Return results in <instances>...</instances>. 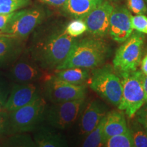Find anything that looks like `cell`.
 Listing matches in <instances>:
<instances>
[{
    "label": "cell",
    "mask_w": 147,
    "mask_h": 147,
    "mask_svg": "<svg viewBox=\"0 0 147 147\" xmlns=\"http://www.w3.org/2000/svg\"><path fill=\"white\" fill-rule=\"evenodd\" d=\"M143 88L145 95V104H147V75H144L143 78Z\"/></svg>",
    "instance_id": "obj_34"
},
{
    "label": "cell",
    "mask_w": 147,
    "mask_h": 147,
    "mask_svg": "<svg viewBox=\"0 0 147 147\" xmlns=\"http://www.w3.org/2000/svg\"><path fill=\"white\" fill-rule=\"evenodd\" d=\"M42 3L57 8H63L67 0H40Z\"/></svg>",
    "instance_id": "obj_32"
},
{
    "label": "cell",
    "mask_w": 147,
    "mask_h": 147,
    "mask_svg": "<svg viewBox=\"0 0 147 147\" xmlns=\"http://www.w3.org/2000/svg\"><path fill=\"white\" fill-rule=\"evenodd\" d=\"M110 47L102 38L76 40L65 61L55 70L70 67L95 69L103 65L110 54Z\"/></svg>",
    "instance_id": "obj_2"
},
{
    "label": "cell",
    "mask_w": 147,
    "mask_h": 147,
    "mask_svg": "<svg viewBox=\"0 0 147 147\" xmlns=\"http://www.w3.org/2000/svg\"><path fill=\"white\" fill-rule=\"evenodd\" d=\"M141 71L144 75H147V54L141 61Z\"/></svg>",
    "instance_id": "obj_33"
},
{
    "label": "cell",
    "mask_w": 147,
    "mask_h": 147,
    "mask_svg": "<svg viewBox=\"0 0 147 147\" xmlns=\"http://www.w3.org/2000/svg\"><path fill=\"white\" fill-rule=\"evenodd\" d=\"M32 0H0V14L18 11L30 4Z\"/></svg>",
    "instance_id": "obj_24"
},
{
    "label": "cell",
    "mask_w": 147,
    "mask_h": 147,
    "mask_svg": "<svg viewBox=\"0 0 147 147\" xmlns=\"http://www.w3.org/2000/svg\"><path fill=\"white\" fill-rule=\"evenodd\" d=\"M144 43V34L138 31L132 33L116 51L113 61L114 67L119 72L137 70L142 61Z\"/></svg>",
    "instance_id": "obj_6"
},
{
    "label": "cell",
    "mask_w": 147,
    "mask_h": 147,
    "mask_svg": "<svg viewBox=\"0 0 147 147\" xmlns=\"http://www.w3.org/2000/svg\"><path fill=\"white\" fill-rule=\"evenodd\" d=\"M10 81V80H9L5 74H3L0 71V104L3 107L8 100L12 88Z\"/></svg>",
    "instance_id": "obj_26"
},
{
    "label": "cell",
    "mask_w": 147,
    "mask_h": 147,
    "mask_svg": "<svg viewBox=\"0 0 147 147\" xmlns=\"http://www.w3.org/2000/svg\"><path fill=\"white\" fill-rule=\"evenodd\" d=\"M5 75L9 80L16 83H32L43 77L44 69L33 59L28 51L10 66Z\"/></svg>",
    "instance_id": "obj_10"
},
{
    "label": "cell",
    "mask_w": 147,
    "mask_h": 147,
    "mask_svg": "<svg viewBox=\"0 0 147 147\" xmlns=\"http://www.w3.org/2000/svg\"><path fill=\"white\" fill-rule=\"evenodd\" d=\"M136 115V119L142 125L147 132V104H144Z\"/></svg>",
    "instance_id": "obj_30"
},
{
    "label": "cell",
    "mask_w": 147,
    "mask_h": 147,
    "mask_svg": "<svg viewBox=\"0 0 147 147\" xmlns=\"http://www.w3.org/2000/svg\"><path fill=\"white\" fill-rule=\"evenodd\" d=\"M86 104V97L67 102L52 103V105L47 108L45 121L57 129H67L81 115Z\"/></svg>",
    "instance_id": "obj_7"
},
{
    "label": "cell",
    "mask_w": 147,
    "mask_h": 147,
    "mask_svg": "<svg viewBox=\"0 0 147 147\" xmlns=\"http://www.w3.org/2000/svg\"><path fill=\"white\" fill-rule=\"evenodd\" d=\"M5 36V34H1V33H0V36Z\"/></svg>",
    "instance_id": "obj_36"
},
{
    "label": "cell",
    "mask_w": 147,
    "mask_h": 147,
    "mask_svg": "<svg viewBox=\"0 0 147 147\" xmlns=\"http://www.w3.org/2000/svg\"><path fill=\"white\" fill-rule=\"evenodd\" d=\"M108 1H117V0H108Z\"/></svg>",
    "instance_id": "obj_37"
},
{
    "label": "cell",
    "mask_w": 147,
    "mask_h": 147,
    "mask_svg": "<svg viewBox=\"0 0 147 147\" xmlns=\"http://www.w3.org/2000/svg\"><path fill=\"white\" fill-rule=\"evenodd\" d=\"M106 117L102 119L100 123L97 125L93 131L87 134L85 139L82 142V146L84 147H100L104 146L106 144V140L104 138V123Z\"/></svg>",
    "instance_id": "obj_20"
},
{
    "label": "cell",
    "mask_w": 147,
    "mask_h": 147,
    "mask_svg": "<svg viewBox=\"0 0 147 147\" xmlns=\"http://www.w3.org/2000/svg\"><path fill=\"white\" fill-rule=\"evenodd\" d=\"M14 12L9 14H0V33L2 34V31L6 27L10 19L12 18V16L14 14Z\"/></svg>",
    "instance_id": "obj_31"
},
{
    "label": "cell",
    "mask_w": 147,
    "mask_h": 147,
    "mask_svg": "<svg viewBox=\"0 0 147 147\" xmlns=\"http://www.w3.org/2000/svg\"><path fill=\"white\" fill-rule=\"evenodd\" d=\"M119 73L121 76L123 91L121 102L117 108L125 112L131 119L145 104L143 88L144 74L141 70Z\"/></svg>",
    "instance_id": "obj_4"
},
{
    "label": "cell",
    "mask_w": 147,
    "mask_h": 147,
    "mask_svg": "<svg viewBox=\"0 0 147 147\" xmlns=\"http://www.w3.org/2000/svg\"><path fill=\"white\" fill-rule=\"evenodd\" d=\"M114 9L109 1H104L84 18L87 32L93 36L104 38L109 34L110 18Z\"/></svg>",
    "instance_id": "obj_11"
},
{
    "label": "cell",
    "mask_w": 147,
    "mask_h": 147,
    "mask_svg": "<svg viewBox=\"0 0 147 147\" xmlns=\"http://www.w3.org/2000/svg\"><path fill=\"white\" fill-rule=\"evenodd\" d=\"M90 88L102 100L118 107L122 97L123 86L120 73L111 65L93 69L90 77Z\"/></svg>",
    "instance_id": "obj_3"
},
{
    "label": "cell",
    "mask_w": 147,
    "mask_h": 147,
    "mask_svg": "<svg viewBox=\"0 0 147 147\" xmlns=\"http://www.w3.org/2000/svg\"><path fill=\"white\" fill-rule=\"evenodd\" d=\"M108 113V108L102 101L93 100L87 103L80 115V134L85 136L89 134L96 127Z\"/></svg>",
    "instance_id": "obj_14"
},
{
    "label": "cell",
    "mask_w": 147,
    "mask_h": 147,
    "mask_svg": "<svg viewBox=\"0 0 147 147\" xmlns=\"http://www.w3.org/2000/svg\"><path fill=\"white\" fill-rule=\"evenodd\" d=\"M135 147H147V132L142 125L135 119L129 127Z\"/></svg>",
    "instance_id": "obj_22"
},
{
    "label": "cell",
    "mask_w": 147,
    "mask_h": 147,
    "mask_svg": "<svg viewBox=\"0 0 147 147\" xmlns=\"http://www.w3.org/2000/svg\"><path fill=\"white\" fill-rule=\"evenodd\" d=\"M144 1H145V3H146V4L147 5V0H144Z\"/></svg>",
    "instance_id": "obj_38"
},
{
    "label": "cell",
    "mask_w": 147,
    "mask_h": 147,
    "mask_svg": "<svg viewBox=\"0 0 147 147\" xmlns=\"http://www.w3.org/2000/svg\"><path fill=\"white\" fill-rule=\"evenodd\" d=\"M75 40L66 33L65 29L55 31L36 37L29 52L44 70L56 69L65 61Z\"/></svg>",
    "instance_id": "obj_1"
},
{
    "label": "cell",
    "mask_w": 147,
    "mask_h": 147,
    "mask_svg": "<svg viewBox=\"0 0 147 147\" xmlns=\"http://www.w3.org/2000/svg\"><path fill=\"white\" fill-rule=\"evenodd\" d=\"M127 129L126 119L122 110L108 112L106 115L104 129L106 142L109 138L124 133Z\"/></svg>",
    "instance_id": "obj_17"
},
{
    "label": "cell",
    "mask_w": 147,
    "mask_h": 147,
    "mask_svg": "<svg viewBox=\"0 0 147 147\" xmlns=\"http://www.w3.org/2000/svg\"><path fill=\"white\" fill-rule=\"evenodd\" d=\"M131 14L124 5L114 7L110 18L109 34L114 41L122 44L133 33Z\"/></svg>",
    "instance_id": "obj_12"
},
{
    "label": "cell",
    "mask_w": 147,
    "mask_h": 147,
    "mask_svg": "<svg viewBox=\"0 0 147 147\" xmlns=\"http://www.w3.org/2000/svg\"><path fill=\"white\" fill-rule=\"evenodd\" d=\"M104 0H67L63 8L64 12L75 18L84 19L91 11Z\"/></svg>",
    "instance_id": "obj_18"
},
{
    "label": "cell",
    "mask_w": 147,
    "mask_h": 147,
    "mask_svg": "<svg viewBox=\"0 0 147 147\" xmlns=\"http://www.w3.org/2000/svg\"><path fill=\"white\" fill-rule=\"evenodd\" d=\"M44 95L51 103H61L86 97L85 84L76 85L67 82L53 76L46 80L43 87Z\"/></svg>",
    "instance_id": "obj_9"
},
{
    "label": "cell",
    "mask_w": 147,
    "mask_h": 147,
    "mask_svg": "<svg viewBox=\"0 0 147 147\" xmlns=\"http://www.w3.org/2000/svg\"><path fill=\"white\" fill-rule=\"evenodd\" d=\"M127 8L136 15L145 14L147 12V5L144 0H127Z\"/></svg>",
    "instance_id": "obj_28"
},
{
    "label": "cell",
    "mask_w": 147,
    "mask_h": 147,
    "mask_svg": "<svg viewBox=\"0 0 147 147\" xmlns=\"http://www.w3.org/2000/svg\"><path fill=\"white\" fill-rule=\"evenodd\" d=\"M106 147H134L133 138H132L129 128L124 133L113 136L106 140Z\"/></svg>",
    "instance_id": "obj_23"
},
{
    "label": "cell",
    "mask_w": 147,
    "mask_h": 147,
    "mask_svg": "<svg viewBox=\"0 0 147 147\" xmlns=\"http://www.w3.org/2000/svg\"><path fill=\"white\" fill-rule=\"evenodd\" d=\"M36 146L63 147L67 146L66 139L53 128L40 125L34 131L33 136Z\"/></svg>",
    "instance_id": "obj_16"
},
{
    "label": "cell",
    "mask_w": 147,
    "mask_h": 147,
    "mask_svg": "<svg viewBox=\"0 0 147 147\" xmlns=\"http://www.w3.org/2000/svg\"><path fill=\"white\" fill-rule=\"evenodd\" d=\"M1 146V142H0V146Z\"/></svg>",
    "instance_id": "obj_39"
},
{
    "label": "cell",
    "mask_w": 147,
    "mask_h": 147,
    "mask_svg": "<svg viewBox=\"0 0 147 147\" xmlns=\"http://www.w3.org/2000/svg\"><path fill=\"white\" fill-rule=\"evenodd\" d=\"M2 109H3V107L1 105V104H0V110H2Z\"/></svg>",
    "instance_id": "obj_35"
},
{
    "label": "cell",
    "mask_w": 147,
    "mask_h": 147,
    "mask_svg": "<svg viewBox=\"0 0 147 147\" xmlns=\"http://www.w3.org/2000/svg\"><path fill=\"white\" fill-rule=\"evenodd\" d=\"M131 25L136 31L147 34V16L144 14L131 16Z\"/></svg>",
    "instance_id": "obj_29"
},
{
    "label": "cell",
    "mask_w": 147,
    "mask_h": 147,
    "mask_svg": "<svg viewBox=\"0 0 147 147\" xmlns=\"http://www.w3.org/2000/svg\"><path fill=\"white\" fill-rule=\"evenodd\" d=\"M47 104L40 95L27 105L9 113L12 134L34 131L45 120Z\"/></svg>",
    "instance_id": "obj_5"
},
{
    "label": "cell",
    "mask_w": 147,
    "mask_h": 147,
    "mask_svg": "<svg viewBox=\"0 0 147 147\" xmlns=\"http://www.w3.org/2000/svg\"><path fill=\"white\" fill-rule=\"evenodd\" d=\"M12 134L10 115L4 109L0 110V139Z\"/></svg>",
    "instance_id": "obj_27"
},
{
    "label": "cell",
    "mask_w": 147,
    "mask_h": 147,
    "mask_svg": "<svg viewBox=\"0 0 147 147\" xmlns=\"http://www.w3.org/2000/svg\"><path fill=\"white\" fill-rule=\"evenodd\" d=\"M45 17V11L40 8L16 11L1 33L22 40L25 39L42 23Z\"/></svg>",
    "instance_id": "obj_8"
},
{
    "label": "cell",
    "mask_w": 147,
    "mask_h": 147,
    "mask_svg": "<svg viewBox=\"0 0 147 147\" xmlns=\"http://www.w3.org/2000/svg\"><path fill=\"white\" fill-rule=\"evenodd\" d=\"M91 75L89 69L70 67L56 70L54 76L70 84L81 85L89 80Z\"/></svg>",
    "instance_id": "obj_19"
},
{
    "label": "cell",
    "mask_w": 147,
    "mask_h": 147,
    "mask_svg": "<svg viewBox=\"0 0 147 147\" xmlns=\"http://www.w3.org/2000/svg\"><path fill=\"white\" fill-rule=\"evenodd\" d=\"M10 136L3 138L1 142L3 146L16 147H35L36 146L34 138L27 133H16L9 135Z\"/></svg>",
    "instance_id": "obj_21"
},
{
    "label": "cell",
    "mask_w": 147,
    "mask_h": 147,
    "mask_svg": "<svg viewBox=\"0 0 147 147\" xmlns=\"http://www.w3.org/2000/svg\"><path fill=\"white\" fill-rule=\"evenodd\" d=\"M22 39L5 35L0 36V67H10L23 52Z\"/></svg>",
    "instance_id": "obj_15"
},
{
    "label": "cell",
    "mask_w": 147,
    "mask_h": 147,
    "mask_svg": "<svg viewBox=\"0 0 147 147\" xmlns=\"http://www.w3.org/2000/svg\"><path fill=\"white\" fill-rule=\"evenodd\" d=\"M40 96L39 88L34 82L15 83L12 86L3 109L11 113L27 105Z\"/></svg>",
    "instance_id": "obj_13"
},
{
    "label": "cell",
    "mask_w": 147,
    "mask_h": 147,
    "mask_svg": "<svg viewBox=\"0 0 147 147\" xmlns=\"http://www.w3.org/2000/svg\"><path fill=\"white\" fill-rule=\"evenodd\" d=\"M65 29L69 36L76 38L87 32V26L83 19L75 18L74 20L69 22Z\"/></svg>",
    "instance_id": "obj_25"
}]
</instances>
